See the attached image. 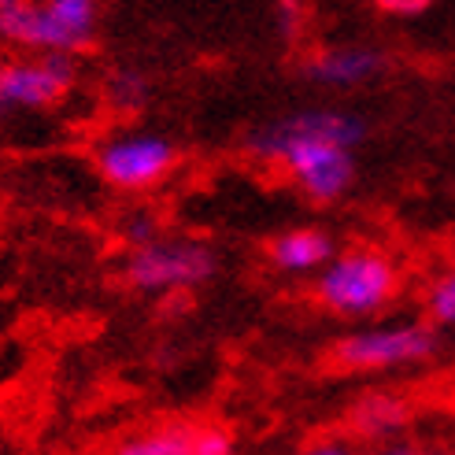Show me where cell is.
Listing matches in <instances>:
<instances>
[{"label":"cell","instance_id":"obj_1","mask_svg":"<svg viewBox=\"0 0 455 455\" xmlns=\"http://www.w3.org/2000/svg\"><path fill=\"white\" fill-rule=\"evenodd\" d=\"M97 37L93 0H0V41L30 56H75Z\"/></svg>","mask_w":455,"mask_h":455},{"label":"cell","instance_id":"obj_2","mask_svg":"<svg viewBox=\"0 0 455 455\" xmlns=\"http://www.w3.org/2000/svg\"><path fill=\"white\" fill-rule=\"evenodd\" d=\"M400 270L389 256L374 252V248H355V252L333 256V263L318 275V300L330 311L348 318H367L381 311L396 297Z\"/></svg>","mask_w":455,"mask_h":455},{"label":"cell","instance_id":"obj_3","mask_svg":"<svg viewBox=\"0 0 455 455\" xmlns=\"http://www.w3.org/2000/svg\"><path fill=\"white\" fill-rule=\"evenodd\" d=\"M219 270V256L204 241L189 237H159L148 248H138L126 259V282L141 292L171 297L204 285Z\"/></svg>","mask_w":455,"mask_h":455},{"label":"cell","instance_id":"obj_4","mask_svg":"<svg viewBox=\"0 0 455 455\" xmlns=\"http://www.w3.org/2000/svg\"><path fill=\"white\" fill-rule=\"evenodd\" d=\"M437 352V333L429 323H389L367 326L337 340L333 359L345 371H389L403 363H422Z\"/></svg>","mask_w":455,"mask_h":455},{"label":"cell","instance_id":"obj_5","mask_svg":"<svg viewBox=\"0 0 455 455\" xmlns=\"http://www.w3.org/2000/svg\"><path fill=\"white\" fill-rule=\"evenodd\" d=\"M363 138H367V123L352 111L340 108H307V111H292L285 119H275L259 130L248 133L244 148L256 159H282L285 148L300 145V141H330L340 148H355Z\"/></svg>","mask_w":455,"mask_h":455},{"label":"cell","instance_id":"obj_6","mask_svg":"<svg viewBox=\"0 0 455 455\" xmlns=\"http://www.w3.org/2000/svg\"><path fill=\"white\" fill-rule=\"evenodd\" d=\"M178 164V152L159 133H119L97 152V171L104 174L108 186L116 189H152L159 186L171 167Z\"/></svg>","mask_w":455,"mask_h":455},{"label":"cell","instance_id":"obj_7","mask_svg":"<svg viewBox=\"0 0 455 455\" xmlns=\"http://www.w3.org/2000/svg\"><path fill=\"white\" fill-rule=\"evenodd\" d=\"M78 78L75 56H22L0 63V100L4 108H49Z\"/></svg>","mask_w":455,"mask_h":455},{"label":"cell","instance_id":"obj_8","mask_svg":"<svg viewBox=\"0 0 455 455\" xmlns=\"http://www.w3.org/2000/svg\"><path fill=\"white\" fill-rule=\"evenodd\" d=\"M278 164L289 171V178L304 189V196L330 204L345 196L355 181V156L352 148H340L330 141H300L282 152Z\"/></svg>","mask_w":455,"mask_h":455},{"label":"cell","instance_id":"obj_9","mask_svg":"<svg viewBox=\"0 0 455 455\" xmlns=\"http://www.w3.org/2000/svg\"><path fill=\"white\" fill-rule=\"evenodd\" d=\"M385 67H389V56L381 49H371V44H337V49H318L315 56H307L300 63V75L326 89H352L378 78Z\"/></svg>","mask_w":455,"mask_h":455},{"label":"cell","instance_id":"obj_10","mask_svg":"<svg viewBox=\"0 0 455 455\" xmlns=\"http://www.w3.org/2000/svg\"><path fill=\"white\" fill-rule=\"evenodd\" d=\"M411 422V403L400 393H367L348 415L352 437L367 441L374 448H389L400 444V434Z\"/></svg>","mask_w":455,"mask_h":455},{"label":"cell","instance_id":"obj_11","mask_svg":"<svg viewBox=\"0 0 455 455\" xmlns=\"http://www.w3.org/2000/svg\"><path fill=\"white\" fill-rule=\"evenodd\" d=\"M270 259L285 275H311V270L323 275L333 263V241L315 226H300V230H289L270 241Z\"/></svg>","mask_w":455,"mask_h":455},{"label":"cell","instance_id":"obj_12","mask_svg":"<svg viewBox=\"0 0 455 455\" xmlns=\"http://www.w3.org/2000/svg\"><path fill=\"white\" fill-rule=\"evenodd\" d=\"M193 429L186 422H164L152 429L126 434L111 455H193Z\"/></svg>","mask_w":455,"mask_h":455},{"label":"cell","instance_id":"obj_13","mask_svg":"<svg viewBox=\"0 0 455 455\" xmlns=\"http://www.w3.org/2000/svg\"><path fill=\"white\" fill-rule=\"evenodd\" d=\"M104 97L116 111H141L152 97V82L138 67H116L104 82Z\"/></svg>","mask_w":455,"mask_h":455},{"label":"cell","instance_id":"obj_14","mask_svg":"<svg viewBox=\"0 0 455 455\" xmlns=\"http://www.w3.org/2000/svg\"><path fill=\"white\" fill-rule=\"evenodd\" d=\"M426 315L437 326H455V267L437 275L426 289Z\"/></svg>","mask_w":455,"mask_h":455},{"label":"cell","instance_id":"obj_15","mask_svg":"<svg viewBox=\"0 0 455 455\" xmlns=\"http://www.w3.org/2000/svg\"><path fill=\"white\" fill-rule=\"evenodd\" d=\"M193 455H234V434L222 426H196Z\"/></svg>","mask_w":455,"mask_h":455},{"label":"cell","instance_id":"obj_16","mask_svg":"<svg viewBox=\"0 0 455 455\" xmlns=\"http://www.w3.org/2000/svg\"><path fill=\"white\" fill-rule=\"evenodd\" d=\"M123 237H126V244L138 252V248H148V244H156L159 237V222L152 219V215H130L126 219V226H123Z\"/></svg>","mask_w":455,"mask_h":455},{"label":"cell","instance_id":"obj_17","mask_svg":"<svg viewBox=\"0 0 455 455\" xmlns=\"http://www.w3.org/2000/svg\"><path fill=\"white\" fill-rule=\"evenodd\" d=\"M278 30H282L285 41H297L300 30H304V12L297 4H282L278 8Z\"/></svg>","mask_w":455,"mask_h":455},{"label":"cell","instance_id":"obj_18","mask_svg":"<svg viewBox=\"0 0 455 455\" xmlns=\"http://www.w3.org/2000/svg\"><path fill=\"white\" fill-rule=\"evenodd\" d=\"M381 12L400 15V19H415L429 12V0H381Z\"/></svg>","mask_w":455,"mask_h":455},{"label":"cell","instance_id":"obj_19","mask_svg":"<svg viewBox=\"0 0 455 455\" xmlns=\"http://www.w3.org/2000/svg\"><path fill=\"white\" fill-rule=\"evenodd\" d=\"M297 455H355V448L348 441H315Z\"/></svg>","mask_w":455,"mask_h":455},{"label":"cell","instance_id":"obj_20","mask_svg":"<svg viewBox=\"0 0 455 455\" xmlns=\"http://www.w3.org/2000/svg\"><path fill=\"white\" fill-rule=\"evenodd\" d=\"M396 455H451V451H444V448H419V444H396Z\"/></svg>","mask_w":455,"mask_h":455},{"label":"cell","instance_id":"obj_21","mask_svg":"<svg viewBox=\"0 0 455 455\" xmlns=\"http://www.w3.org/2000/svg\"><path fill=\"white\" fill-rule=\"evenodd\" d=\"M367 455H396V444H389V448H374V451H367Z\"/></svg>","mask_w":455,"mask_h":455},{"label":"cell","instance_id":"obj_22","mask_svg":"<svg viewBox=\"0 0 455 455\" xmlns=\"http://www.w3.org/2000/svg\"><path fill=\"white\" fill-rule=\"evenodd\" d=\"M451 267H455V244H451Z\"/></svg>","mask_w":455,"mask_h":455},{"label":"cell","instance_id":"obj_23","mask_svg":"<svg viewBox=\"0 0 455 455\" xmlns=\"http://www.w3.org/2000/svg\"><path fill=\"white\" fill-rule=\"evenodd\" d=\"M0 63H4V60H0ZM0 111H8V108H4V100H0Z\"/></svg>","mask_w":455,"mask_h":455}]
</instances>
